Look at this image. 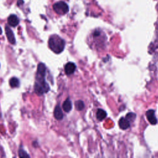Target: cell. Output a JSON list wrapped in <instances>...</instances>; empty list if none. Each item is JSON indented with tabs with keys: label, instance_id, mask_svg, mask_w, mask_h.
Listing matches in <instances>:
<instances>
[{
	"label": "cell",
	"instance_id": "obj_1",
	"mask_svg": "<svg viewBox=\"0 0 158 158\" xmlns=\"http://www.w3.org/2000/svg\"><path fill=\"white\" fill-rule=\"evenodd\" d=\"M48 45L53 52L59 54L63 51L65 47V42L59 36L54 35L50 38Z\"/></svg>",
	"mask_w": 158,
	"mask_h": 158
},
{
	"label": "cell",
	"instance_id": "obj_2",
	"mask_svg": "<svg viewBox=\"0 0 158 158\" xmlns=\"http://www.w3.org/2000/svg\"><path fill=\"white\" fill-rule=\"evenodd\" d=\"M46 75H40L36 74V82L34 86L35 92L38 95H42L47 93L50 90V87L45 81V77Z\"/></svg>",
	"mask_w": 158,
	"mask_h": 158
},
{
	"label": "cell",
	"instance_id": "obj_3",
	"mask_svg": "<svg viewBox=\"0 0 158 158\" xmlns=\"http://www.w3.org/2000/svg\"><path fill=\"white\" fill-rule=\"evenodd\" d=\"M53 9L57 14L64 15L68 12L69 6L63 2H59L53 5Z\"/></svg>",
	"mask_w": 158,
	"mask_h": 158
},
{
	"label": "cell",
	"instance_id": "obj_4",
	"mask_svg": "<svg viewBox=\"0 0 158 158\" xmlns=\"http://www.w3.org/2000/svg\"><path fill=\"white\" fill-rule=\"evenodd\" d=\"M146 117H147V118H148V121L150 122L151 124L155 125V124H157V118H156V115H155L154 111H153L152 109L148 110L146 112Z\"/></svg>",
	"mask_w": 158,
	"mask_h": 158
},
{
	"label": "cell",
	"instance_id": "obj_5",
	"mask_svg": "<svg viewBox=\"0 0 158 158\" xmlns=\"http://www.w3.org/2000/svg\"><path fill=\"white\" fill-rule=\"evenodd\" d=\"M5 32L6 34V36L8 38V41L11 44H15V36L14 35V33L11 30V29L7 26L5 27Z\"/></svg>",
	"mask_w": 158,
	"mask_h": 158
},
{
	"label": "cell",
	"instance_id": "obj_6",
	"mask_svg": "<svg viewBox=\"0 0 158 158\" xmlns=\"http://www.w3.org/2000/svg\"><path fill=\"white\" fill-rule=\"evenodd\" d=\"M75 69H76V66H75V64L70 62V63H67L66 65L65 66L64 71L67 75H69L72 74L75 72Z\"/></svg>",
	"mask_w": 158,
	"mask_h": 158
},
{
	"label": "cell",
	"instance_id": "obj_7",
	"mask_svg": "<svg viewBox=\"0 0 158 158\" xmlns=\"http://www.w3.org/2000/svg\"><path fill=\"white\" fill-rule=\"evenodd\" d=\"M118 125H119V127L121 129L126 130L130 127V121L126 117L125 118L122 117L119 120V122H118Z\"/></svg>",
	"mask_w": 158,
	"mask_h": 158
},
{
	"label": "cell",
	"instance_id": "obj_8",
	"mask_svg": "<svg viewBox=\"0 0 158 158\" xmlns=\"http://www.w3.org/2000/svg\"><path fill=\"white\" fill-rule=\"evenodd\" d=\"M8 22L12 27H16L19 23V19L15 15H11L8 19Z\"/></svg>",
	"mask_w": 158,
	"mask_h": 158
},
{
	"label": "cell",
	"instance_id": "obj_9",
	"mask_svg": "<svg viewBox=\"0 0 158 158\" xmlns=\"http://www.w3.org/2000/svg\"><path fill=\"white\" fill-rule=\"evenodd\" d=\"M54 116L57 120H61L63 118V113L61 108L59 106H56L54 111Z\"/></svg>",
	"mask_w": 158,
	"mask_h": 158
},
{
	"label": "cell",
	"instance_id": "obj_10",
	"mask_svg": "<svg viewBox=\"0 0 158 158\" xmlns=\"http://www.w3.org/2000/svg\"><path fill=\"white\" fill-rule=\"evenodd\" d=\"M106 115H107V114H106V111L101 109H99L96 112V117L100 121L104 120L105 118L106 117Z\"/></svg>",
	"mask_w": 158,
	"mask_h": 158
},
{
	"label": "cell",
	"instance_id": "obj_11",
	"mask_svg": "<svg viewBox=\"0 0 158 158\" xmlns=\"http://www.w3.org/2000/svg\"><path fill=\"white\" fill-rule=\"evenodd\" d=\"M63 109L65 112H69L71 111L72 109V103L70 101V100H66L63 105Z\"/></svg>",
	"mask_w": 158,
	"mask_h": 158
},
{
	"label": "cell",
	"instance_id": "obj_12",
	"mask_svg": "<svg viewBox=\"0 0 158 158\" xmlns=\"http://www.w3.org/2000/svg\"><path fill=\"white\" fill-rule=\"evenodd\" d=\"M19 81L16 77H12L9 81V85L12 88H15L19 86Z\"/></svg>",
	"mask_w": 158,
	"mask_h": 158
},
{
	"label": "cell",
	"instance_id": "obj_13",
	"mask_svg": "<svg viewBox=\"0 0 158 158\" xmlns=\"http://www.w3.org/2000/svg\"><path fill=\"white\" fill-rule=\"evenodd\" d=\"M75 106L76 108V109L78 110V111H82L84 107H85V105H84V103L82 101H81V100H78L77 101L75 102Z\"/></svg>",
	"mask_w": 158,
	"mask_h": 158
},
{
	"label": "cell",
	"instance_id": "obj_14",
	"mask_svg": "<svg viewBox=\"0 0 158 158\" xmlns=\"http://www.w3.org/2000/svg\"><path fill=\"white\" fill-rule=\"evenodd\" d=\"M19 156L21 157H29L30 156H29V155L26 152V151H24V150H22V149H21V150H19Z\"/></svg>",
	"mask_w": 158,
	"mask_h": 158
},
{
	"label": "cell",
	"instance_id": "obj_15",
	"mask_svg": "<svg viewBox=\"0 0 158 158\" xmlns=\"http://www.w3.org/2000/svg\"><path fill=\"white\" fill-rule=\"evenodd\" d=\"M136 117V115L134 114V113H129L127 115H126V118H128V119L130 121H133L134 118H135Z\"/></svg>",
	"mask_w": 158,
	"mask_h": 158
},
{
	"label": "cell",
	"instance_id": "obj_16",
	"mask_svg": "<svg viewBox=\"0 0 158 158\" xmlns=\"http://www.w3.org/2000/svg\"><path fill=\"white\" fill-rule=\"evenodd\" d=\"M2 29L1 27H0V35H2Z\"/></svg>",
	"mask_w": 158,
	"mask_h": 158
}]
</instances>
